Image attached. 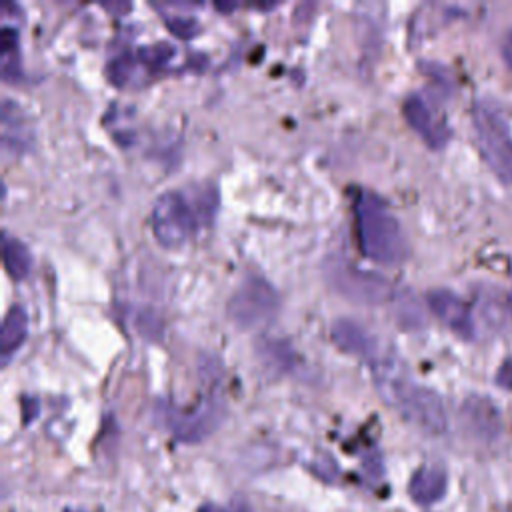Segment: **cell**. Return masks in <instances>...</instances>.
<instances>
[{
  "label": "cell",
  "mask_w": 512,
  "mask_h": 512,
  "mask_svg": "<svg viewBox=\"0 0 512 512\" xmlns=\"http://www.w3.org/2000/svg\"><path fill=\"white\" fill-rule=\"evenodd\" d=\"M372 374L382 398L398 410L410 424L426 434H444L448 416L436 390L408 378L394 358H378L372 362Z\"/></svg>",
  "instance_id": "cell-1"
},
{
  "label": "cell",
  "mask_w": 512,
  "mask_h": 512,
  "mask_svg": "<svg viewBox=\"0 0 512 512\" xmlns=\"http://www.w3.org/2000/svg\"><path fill=\"white\" fill-rule=\"evenodd\" d=\"M354 218L358 246L368 260L380 266H398L406 258L408 244L402 226L378 194L360 192L354 204Z\"/></svg>",
  "instance_id": "cell-2"
},
{
  "label": "cell",
  "mask_w": 512,
  "mask_h": 512,
  "mask_svg": "<svg viewBox=\"0 0 512 512\" xmlns=\"http://www.w3.org/2000/svg\"><path fill=\"white\" fill-rule=\"evenodd\" d=\"M280 310V298L274 286L258 276H246L228 300L226 314L240 330H258L274 322Z\"/></svg>",
  "instance_id": "cell-3"
},
{
  "label": "cell",
  "mask_w": 512,
  "mask_h": 512,
  "mask_svg": "<svg viewBox=\"0 0 512 512\" xmlns=\"http://www.w3.org/2000/svg\"><path fill=\"white\" fill-rule=\"evenodd\" d=\"M198 224H202L200 216L184 192L166 190L152 204L150 228L156 242L164 248L176 250L184 246L194 236Z\"/></svg>",
  "instance_id": "cell-4"
},
{
  "label": "cell",
  "mask_w": 512,
  "mask_h": 512,
  "mask_svg": "<svg viewBox=\"0 0 512 512\" xmlns=\"http://www.w3.org/2000/svg\"><path fill=\"white\" fill-rule=\"evenodd\" d=\"M474 124L488 162L500 178L512 182V134L496 102L488 98L478 100L474 106Z\"/></svg>",
  "instance_id": "cell-5"
},
{
  "label": "cell",
  "mask_w": 512,
  "mask_h": 512,
  "mask_svg": "<svg viewBox=\"0 0 512 512\" xmlns=\"http://www.w3.org/2000/svg\"><path fill=\"white\" fill-rule=\"evenodd\" d=\"M222 416H224V406L218 398H212V396L204 398L192 410L162 406L164 424L182 442H200L202 438H206L216 430Z\"/></svg>",
  "instance_id": "cell-6"
},
{
  "label": "cell",
  "mask_w": 512,
  "mask_h": 512,
  "mask_svg": "<svg viewBox=\"0 0 512 512\" xmlns=\"http://www.w3.org/2000/svg\"><path fill=\"white\" fill-rule=\"evenodd\" d=\"M334 290L360 304H378L390 296V282L370 270H360L350 264H334L330 268Z\"/></svg>",
  "instance_id": "cell-7"
},
{
  "label": "cell",
  "mask_w": 512,
  "mask_h": 512,
  "mask_svg": "<svg viewBox=\"0 0 512 512\" xmlns=\"http://www.w3.org/2000/svg\"><path fill=\"white\" fill-rule=\"evenodd\" d=\"M426 302L436 318L442 320L456 336L472 338L474 336V318L468 302H464L458 294L446 288H434L428 292Z\"/></svg>",
  "instance_id": "cell-8"
},
{
  "label": "cell",
  "mask_w": 512,
  "mask_h": 512,
  "mask_svg": "<svg viewBox=\"0 0 512 512\" xmlns=\"http://www.w3.org/2000/svg\"><path fill=\"white\" fill-rule=\"evenodd\" d=\"M402 112L406 122L412 126V130L430 146V148H442L448 138V126L432 112L430 104L420 94H408L402 102Z\"/></svg>",
  "instance_id": "cell-9"
},
{
  "label": "cell",
  "mask_w": 512,
  "mask_h": 512,
  "mask_svg": "<svg viewBox=\"0 0 512 512\" xmlns=\"http://www.w3.org/2000/svg\"><path fill=\"white\" fill-rule=\"evenodd\" d=\"M462 422L468 428V432L484 442H492L502 434V416L498 406L482 396L472 394L462 402Z\"/></svg>",
  "instance_id": "cell-10"
},
{
  "label": "cell",
  "mask_w": 512,
  "mask_h": 512,
  "mask_svg": "<svg viewBox=\"0 0 512 512\" xmlns=\"http://www.w3.org/2000/svg\"><path fill=\"white\" fill-rule=\"evenodd\" d=\"M332 340L334 344L354 356H372L376 352L374 336L358 322L350 318H340L332 324Z\"/></svg>",
  "instance_id": "cell-11"
},
{
  "label": "cell",
  "mask_w": 512,
  "mask_h": 512,
  "mask_svg": "<svg viewBox=\"0 0 512 512\" xmlns=\"http://www.w3.org/2000/svg\"><path fill=\"white\" fill-rule=\"evenodd\" d=\"M446 492V472L440 466L418 468L408 484V494L414 502L428 506L438 502Z\"/></svg>",
  "instance_id": "cell-12"
},
{
  "label": "cell",
  "mask_w": 512,
  "mask_h": 512,
  "mask_svg": "<svg viewBox=\"0 0 512 512\" xmlns=\"http://www.w3.org/2000/svg\"><path fill=\"white\" fill-rule=\"evenodd\" d=\"M32 142V132L20 106L8 98L2 100V144L10 152H22Z\"/></svg>",
  "instance_id": "cell-13"
},
{
  "label": "cell",
  "mask_w": 512,
  "mask_h": 512,
  "mask_svg": "<svg viewBox=\"0 0 512 512\" xmlns=\"http://www.w3.org/2000/svg\"><path fill=\"white\" fill-rule=\"evenodd\" d=\"M26 334H28V312L20 304H14L6 312L2 320V330H0V354L4 364L22 346V342L26 340Z\"/></svg>",
  "instance_id": "cell-14"
},
{
  "label": "cell",
  "mask_w": 512,
  "mask_h": 512,
  "mask_svg": "<svg viewBox=\"0 0 512 512\" xmlns=\"http://www.w3.org/2000/svg\"><path fill=\"white\" fill-rule=\"evenodd\" d=\"M2 262H4L6 274L12 280H24L32 270V252L20 238L4 234Z\"/></svg>",
  "instance_id": "cell-15"
},
{
  "label": "cell",
  "mask_w": 512,
  "mask_h": 512,
  "mask_svg": "<svg viewBox=\"0 0 512 512\" xmlns=\"http://www.w3.org/2000/svg\"><path fill=\"white\" fill-rule=\"evenodd\" d=\"M2 78L6 82H18L22 78L20 50H18V32L14 28L2 30Z\"/></svg>",
  "instance_id": "cell-16"
},
{
  "label": "cell",
  "mask_w": 512,
  "mask_h": 512,
  "mask_svg": "<svg viewBox=\"0 0 512 512\" xmlns=\"http://www.w3.org/2000/svg\"><path fill=\"white\" fill-rule=\"evenodd\" d=\"M170 58H172V46L166 44V42L152 44V46H142V48L138 50V62H140L142 66L160 68V66H164Z\"/></svg>",
  "instance_id": "cell-17"
},
{
  "label": "cell",
  "mask_w": 512,
  "mask_h": 512,
  "mask_svg": "<svg viewBox=\"0 0 512 512\" xmlns=\"http://www.w3.org/2000/svg\"><path fill=\"white\" fill-rule=\"evenodd\" d=\"M398 318H400L398 322H402L404 328H410V330L422 328V324H424V314H422L418 302H416L410 294H404V296L400 298V304H398Z\"/></svg>",
  "instance_id": "cell-18"
},
{
  "label": "cell",
  "mask_w": 512,
  "mask_h": 512,
  "mask_svg": "<svg viewBox=\"0 0 512 512\" xmlns=\"http://www.w3.org/2000/svg\"><path fill=\"white\" fill-rule=\"evenodd\" d=\"M166 26L170 28L172 34H176L178 38H192L198 32V24L194 18L188 16H166L164 18Z\"/></svg>",
  "instance_id": "cell-19"
},
{
  "label": "cell",
  "mask_w": 512,
  "mask_h": 512,
  "mask_svg": "<svg viewBox=\"0 0 512 512\" xmlns=\"http://www.w3.org/2000/svg\"><path fill=\"white\" fill-rule=\"evenodd\" d=\"M496 384L506 388V390H512V356L504 358L496 370Z\"/></svg>",
  "instance_id": "cell-20"
},
{
  "label": "cell",
  "mask_w": 512,
  "mask_h": 512,
  "mask_svg": "<svg viewBox=\"0 0 512 512\" xmlns=\"http://www.w3.org/2000/svg\"><path fill=\"white\" fill-rule=\"evenodd\" d=\"M502 58H504L506 66L512 70V28L506 32V36L502 40Z\"/></svg>",
  "instance_id": "cell-21"
},
{
  "label": "cell",
  "mask_w": 512,
  "mask_h": 512,
  "mask_svg": "<svg viewBox=\"0 0 512 512\" xmlns=\"http://www.w3.org/2000/svg\"><path fill=\"white\" fill-rule=\"evenodd\" d=\"M200 512H232L228 508H220V506H214V504H206Z\"/></svg>",
  "instance_id": "cell-22"
},
{
  "label": "cell",
  "mask_w": 512,
  "mask_h": 512,
  "mask_svg": "<svg viewBox=\"0 0 512 512\" xmlns=\"http://www.w3.org/2000/svg\"><path fill=\"white\" fill-rule=\"evenodd\" d=\"M214 6H216V10H220V12H230V10L236 8V4H214Z\"/></svg>",
  "instance_id": "cell-23"
},
{
  "label": "cell",
  "mask_w": 512,
  "mask_h": 512,
  "mask_svg": "<svg viewBox=\"0 0 512 512\" xmlns=\"http://www.w3.org/2000/svg\"><path fill=\"white\" fill-rule=\"evenodd\" d=\"M508 308H510V312H512V290H510V294H508Z\"/></svg>",
  "instance_id": "cell-24"
}]
</instances>
